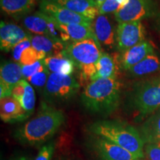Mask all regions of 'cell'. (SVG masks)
Returning <instances> with one entry per match:
<instances>
[{
    "mask_svg": "<svg viewBox=\"0 0 160 160\" xmlns=\"http://www.w3.org/2000/svg\"><path fill=\"white\" fill-rule=\"evenodd\" d=\"M63 112L42 102L37 114L15 132L21 143L38 146L51 139L65 122Z\"/></svg>",
    "mask_w": 160,
    "mask_h": 160,
    "instance_id": "obj_1",
    "label": "cell"
},
{
    "mask_svg": "<svg viewBox=\"0 0 160 160\" xmlns=\"http://www.w3.org/2000/svg\"><path fill=\"white\" fill-rule=\"evenodd\" d=\"M121 84L114 79H98L84 88L82 103L93 113L108 115L119 107Z\"/></svg>",
    "mask_w": 160,
    "mask_h": 160,
    "instance_id": "obj_2",
    "label": "cell"
},
{
    "mask_svg": "<svg viewBox=\"0 0 160 160\" xmlns=\"http://www.w3.org/2000/svg\"><path fill=\"white\" fill-rule=\"evenodd\" d=\"M89 130L98 137L109 140L133 153L138 159L144 157V142L141 134L132 126L117 120H99Z\"/></svg>",
    "mask_w": 160,
    "mask_h": 160,
    "instance_id": "obj_3",
    "label": "cell"
},
{
    "mask_svg": "<svg viewBox=\"0 0 160 160\" xmlns=\"http://www.w3.org/2000/svg\"><path fill=\"white\" fill-rule=\"evenodd\" d=\"M64 52L81 71L84 80H91L97 71V62L102 52L100 44L93 39L73 42L67 45Z\"/></svg>",
    "mask_w": 160,
    "mask_h": 160,
    "instance_id": "obj_4",
    "label": "cell"
},
{
    "mask_svg": "<svg viewBox=\"0 0 160 160\" xmlns=\"http://www.w3.org/2000/svg\"><path fill=\"white\" fill-rule=\"evenodd\" d=\"M79 87L73 76L51 73L43 90L44 97L50 103L64 102L74 97Z\"/></svg>",
    "mask_w": 160,
    "mask_h": 160,
    "instance_id": "obj_5",
    "label": "cell"
},
{
    "mask_svg": "<svg viewBox=\"0 0 160 160\" xmlns=\"http://www.w3.org/2000/svg\"><path fill=\"white\" fill-rule=\"evenodd\" d=\"M132 103L140 114L146 116L160 108V79L136 86L132 93Z\"/></svg>",
    "mask_w": 160,
    "mask_h": 160,
    "instance_id": "obj_6",
    "label": "cell"
},
{
    "mask_svg": "<svg viewBox=\"0 0 160 160\" xmlns=\"http://www.w3.org/2000/svg\"><path fill=\"white\" fill-rule=\"evenodd\" d=\"M23 24L30 32L37 35L45 36L65 44L70 40L65 33L58 28L57 22L40 11L26 17L23 20Z\"/></svg>",
    "mask_w": 160,
    "mask_h": 160,
    "instance_id": "obj_7",
    "label": "cell"
},
{
    "mask_svg": "<svg viewBox=\"0 0 160 160\" xmlns=\"http://www.w3.org/2000/svg\"><path fill=\"white\" fill-rule=\"evenodd\" d=\"M155 4L153 0H129L125 7L114 13L119 23L141 21L154 14Z\"/></svg>",
    "mask_w": 160,
    "mask_h": 160,
    "instance_id": "obj_8",
    "label": "cell"
},
{
    "mask_svg": "<svg viewBox=\"0 0 160 160\" xmlns=\"http://www.w3.org/2000/svg\"><path fill=\"white\" fill-rule=\"evenodd\" d=\"M144 41L145 28L141 22L119 23L116 32V43L119 51L123 53Z\"/></svg>",
    "mask_w": 160,
    "mask_h": 160,
    "instance_id": "obj_9",
    "label": "cell"
},
{
    "mask_svg": "<svg viewBox=\"0 0 160 160\" xmlns=\"http://www.w3.org/2000/svg\"><path fill=\"white\" fill-rule=\"evenodd\" d=\"M40 11L49 16L60 24H82L91 26L93 20L77 14L71 10L60 6L56 3L46 0H41L39 4Z\"/></svg>",
    "mask_w": 160,
    "mask_h": 160,
    "instance_id": "obj_10",
    "label": "cell"
},
{
    "mask_svg": "<svg viewBox=\"0 0 160 160\" xmlns=\"http://www.w3.org/2000/svg\"><path fill=\"white\" fill-rule=\"evenodd\" d=\"M22 65L18 62H5L0 68V98L11 96L13 87L22 80Z\"/></svg>",
    "mask_w": 160,
    "mask_h": 160,
    "instance_id": "obj_11",
    "label": "cell"
},
{
    "mask_svg": "<svg viewBox=\"0 0 160 160\" xmlns=\"http://www.w3.org/2000/svg\"><path fill=\"white\" fill-rule=\"evenodd\" d=\"M95 147L103 160H139L131 152L104 138L98 137Z\"/></svg>",
    "mask_w": 160,
    "mask_h": 160,
    "instance_id": "obj_12",
    "label": "cell"
},
{
    "mask_svg": "<svg viewBox=\"0 0 160 160\" xmlns=\"http://www.w3.org/2000/svg\"><path fill=\"white\" fill-rule=\"evenodd\" d=\"M31 35L15 24L1 22L0 25V48L2 51H12L17 44Z\"/></svg>",
    "mask_w": 160,
    "mask_h": 160,
    "instance_id": "obj_13",
    "label": "cell"
},
{
    "mask_svg": "<svg viewBox=\"0 0 160 160\" xmlns=\"http://www.w3.org/2000/svg\"><path fill=\"white\" fill-rule=\"evenodd\" d=\"M0 117L5 122L14 123L25 121L30 115L25 111L18 100L10 96L1 99Z\"/></svg>",
    "mask_w": 160,
    "mask_h": 160,
    "instance_id": "obj_14",
    "label": "cell"
},
{
    "mask_svg": "<svg viewBox=\"0 0 160 160\" xmlns=\"http://www.w3.org/2000/svg\"><path fill=\"white\" fill-rule=\"evenodd\" d=\"M119 66H121V62L117 54L102 53L96 65L97 71L91 81L102 78L117 79L119 75Z\"/></svg>",
    "mask_w": 160,
    "mask_h": 160,
    "instance_id": "obj_15",
    "label": "cell"
},
{
    "mask_svg": "<svg viewBox=\"0 0 160 160\" xmlns=\"http://www.w3.org/2000/svg\"><path fill=\"white\" fill-rule=\"evenodd\" d=\"M152 53H154L153 45L149 42L144 41L123 52L122 56L120 57L121 66L123 69L129 71Z\"/></svg>",
    "mask_w": 160,
    "mask_h": 160,
    "instance_id": "obj_16",
    "label": "cell"
},
{
    "mask_svg": "<svg viewBox=\"0 0 160 160\" xmlns=\"http://www.w3.org/2000/svg\"><path fill=\"white\" fill-rule=\"evenodd\" d=\"M100 45L113 48L116 43V35L113 25L105 15H98L91 25Z\"/></svg>",
    "mask_w": 160,
    "mask_h": 160,
    "instance_id": "obj_17",
    "label": "cell"
},
{
    "mask_svg": "<svg viewBox=\"0 0 160 160\" xmlns=\"http://www.w3.org/2000/svg\"><path fill=\"white\" fill-rule=\"evenodd\" d=\"M50 2L62 6L91 20L99 15V7L94 0H53Z\"/></svg>",
    "mask_w": 160,
    "mask_h": 160,
    "instance_id": "obj_18",
    "label": "cell"
},
{
    "mask_svg": "<svg viewBox=\"0 0 160 160\" xmlns=\"http://www.w3.org/2000/svg\"><path fill=\"white\" fill-rule=\"evenodd\" d=\"M47 69L53 73L72 75L74 72L75 65L66 56L64 51L54 55H48L43 59Z\"/></svg>",
    "mask_w": 160,
    "mask_h": 160,
    "instance_id": "obj_19",
    "label": "cell"
},
{
    "mask_svg": "<svg viewBox=\"0 0 160 160\" xmlns=\"http://www.w3.org/2000/svg\"><path fill=\"white\" fill-rule=\"evenodd\" d=\"M37 2V0H0V6L4 13L18 19L31 13Z\"/></svg>",
    "mask_w": 160,
    "mask_h": 160,
    "instance_id": "obj_20",
    "label": "cell"
},
{
    "mask_svg": "<svg viewBox=\"0 0 160 160\" xmlns=\"http://www.w3.org/2000/svg\"><path fill=\"white\" fill-rule=\"evenodd\" d=\"M57 26L59 31L65 33L73 42L88 39H93L99 42L91 26L82 24H60L58 22Z\"/></svg>",
    "mask_w": 160,
    "mask_h": 160,
    "instance_id": "obj_21",
    "label": "cell"
},
{
    "mask_svg": "<svg viewBox=\"0 0 160 160\" xmlns=\"http://www.w3.org/2000/svg\"><path fill=\"white\" fill-rule=\"evenodd\" d=\"M141 137L147 144L160 142V108L152 113L142 126Z\"/></svg>",
    "mask_w": 160,
    "mask_h": 160,
    "instance_id": "obj_22",
    "label": "cell"
},
{
    "mask_svg": "<svg viewBox=\"0 0 160 160\" xmlns=\"http://www.w3.org/2000/svg\"><path fill=\"white\" fill-rule=\"evenodd\" d=\"M31 46L38 51L43 52L46 54L54 55L62 52L67 44L45 36L36 35L31 36Z\"/></svg>",
    "mask_w": 160,
    "mask_h": 160,
    "instance_id": "obj_23",
    "label": "cell"
},
{
    "mask_svg": "<svg viewBox=\"0 0 160 160\" xmlns=\"http://www.w3.org/2000/svg\"><path fill=\"white\" fill-rule=\"evenodd\" d=\"M160 68V59L155 53L148 56L140 62L132 67L129 72L134 77L149 74L158 71Z\"/></svg>",
    "mask_w": 160,
    "mask_h": 160,
    "instance_id": "obj_24",
    "label": "cell"
},
{
    "mask_svg": "<svg viewBox=\"0 0 160 160\" xmlns=\"http://www.w3.org/2000/svg\"><path fill=\"white\" fill-rule=\"evenodd\" d=\"M19 102L21 104L25 111L30 116L33 113L36 104L35 93L33 87L27 80L25 81V92H24L22 97L20 99Z\"/></svg>",
    "mask_w": 160,
    "mask_h": 160,
    "instance_id": "obj_25",
    "label": "cell"
},
{
    "mask_svg": "<svg viewBox=\"0 0 160 160\" xmlns=\"http://www.w3.org/2000/svg\"><path fill=\"white\" fill-rule=\"evenodd\" d=\"M47 54L43 52L38 51L32 46L27 48L22 54L19 64L21 65H29L35 63L36 62L44 59Z\"/></svg>",
    "mask_w": 160,
    "mask_h": 160,
    "instance_id": "obj_26",
    "label": "cell"
},
{
    "mask_svg": "<svg viewBox=\"0 0 160 160\" xmlns=\"http://www.w3.org/2000/svg\"><path fill=\"white\" fill-rule=\"evenodd\" d=\"M50 73H51V72L45 67L41 71H39L38 73H35L34 75L29 77L28 79L26 80L30 84H31L32 85L34 86L35 88H37L38 89H41L42 88H45V86L46 85Z\"/></svg>",
    "mask_w": 160,
    "mask_h": 160,
    "instance_id": "obj_27",
    "label": "cell"
},
{
    "mask_svg": "<svg viewBox=\"0 0 160 160\" xmlns=\"http://www.w3.org/2000/svg\"><path fill=\"white\" fill-rule=\"evenodd\" d=\"M45 68V64H44L43 59L39 60V61L36 62L35 63L29 65H22V76L25 79H28L29 77L34 75L35 73L41 71Z\"/></svg>",
    "mask_w": 160,
    "mask_h": 160,
    "instance_id": "obj_28",
    "label": "cell"
},
{
    "mask_svg": "<svg viewBox=\"0 0 160 160\" xmlns=\"http://www.w3.org/2000/svg\"><path fill=\"white\" fill-rule=\"evenodd\" d=\"M31 46V35L26 38L22 42H20L19 44L13 48L12 50V55H13V59L18 63H19L20 59H21L22 54L26 49L28 48Z\"/></svg>",
    "mask_w": 160,
    "mask_h": 160,
    "instance_id": "obj_29",
    "label": "cell"
},
{
    "mask_svg": "<svg viewBox=\"0 0 160 160\" xmlns=\"http://www.w3.org/2000/svg\"><path fill=\"white\" fill-rule=\"evenodd\" d=\"M145 154L146 160H160V142L147 144Z\"/></svg>",
    "mask_w": 160,
    "mask_h": 160,
    "instance_id": "obj_30",
    "label": "cell"
},
{
    "mask_svg": "<svg viewBox=\"0 0 160 160\" xmlns=\"http://www.w3.org/2000/svg\"><path fill=\"white\" fill-rule=\"evenodd\" d=\"M119 10V5L117 0H105L99 8V15L116 13Z\"/></svg>",
    "mask_w": 160,
    "mask_h": 160,
    "instance_id": "obj_31",
    "label": "cell"
},
{
    "mask_svg": "<svg viewBox=\"0 0 160 160\" xmlns=\"http://www.w3.org/2000/svg\"><path fill=\"white\" fill-rule=\"evenodd\" d=\"M54 148L55 145L53 142L46 144L39 150V153L34 160H51Z\"/></svg>",
    "mask_w": 160,
    "mask_h": 160,
    "instance_id": "obj_32",
    "label": "cell"
},
{
    "mask_svg": "<svg viewBox=\"0 0 160 160\" xmlns=\"http://www.w3.org/2000/svg\"><path fill=\"white\" fill-rule=\"evenodd\" d=\"M128 1L129 0H117L118 4L119 5V10L125 7L128 4Z\"/></svg>",
    "mask_w": 160,
    "mask_h": 160,
    "instance_id": "obj_33",
    "label": "cell"
},
{
    "mask_svg": "<svg viewBox=\"0 0 160 160\" xmlns=\"http://www.w3.org/2000/svg\"><path fill=\"white\" fill-rule=\"evenodd\" d=\"M94 1L96 2V3H97V5L98 7H100V5H102V4L103 3V2L105 1V0H94Z\"/></svg>",
    "mask_w": 160,
    "mask_h": 160,
    "instance_id": "obj_34",
    "label": "cell"
},
{
    "mask_svg": "<svg viewBox=\"0 0 160 160\" xmlns=\"http://www.w3.org/2000/svg\"><path fill=\"white\" fill-rule=\"evenodd\" d=\"M13 160H29L28 159L27 157H18V158H16L15 159Z\"/></svg>",
    "mask_w": 160,
    "mask_h": 160,
    "instance_id": "obj_35",
    "label": "cell"
},
{
    "mask_svg": "<svg viewBox=\"0 0 160 160\" xmlns=\"http://www.w3.org/2000/svg\"><path fill=\"white\" fill-rule=\"evenodd\" d=\"M159 30H160V19H159Z\"/></svg>",
    "mask_w": 160,
    "mask_h": 160,
    "instance_id": "obj_36",
    "label": "cell"
},
{
    "mask_svg": "<svg viewBox=\"0 0 160 160\" xmlns=\"http://www.w3.org/2000/svg\"><path fill=\"white\" fill-rule=\"evenodd\" d=\"M46 1H48V2H51V1H53V0H46Z\"/></svg>",
    "mask_w": 160,
    "mask_h": 160,
    "instance_id": "obj_37",
    "label": "cell"
},
{
    "mask_svg": "<svg viewBox=\"0 0 160 160\" xmlns=\"http://www.w3.org/2000/svg\"></svg>",
    "mask_w": 160,
    "mask_h": 160,
    "instance_id": "obj_38",
    "label": "cell"
}]
</instances>
